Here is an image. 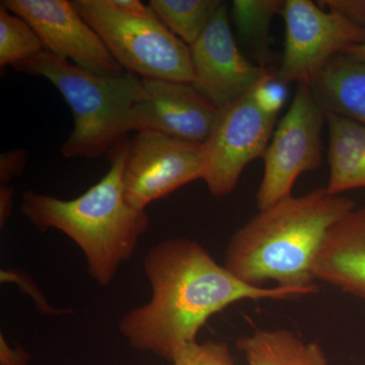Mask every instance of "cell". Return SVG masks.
<instances>
[{
    "label": "cell",
    "instance_id": "obj_1",
    "mask_svg": "<svg viewBox=\"0 0 365 365\" xmlns=\"http://www.w3.org/2000/svg\"><path fill=\"white\" fill-rule=\"evenodd\" d=\"M143 267L151 288L150 302L127 312L118 329L134 349L170 362L196 341L213 314L235 302L304 297L279 287L246 284L202 245L186 237L158 242L148 250Z\"/></svg>",
    "mask_w": 365,
    "mask_h": 365
},
{
    "label": "cell",
    "instance_id": "obj_17",
    "mask_svg": "<svg viewBox=\"0 0 365 365\" xmlns=\"http://www.w3.org/2000/svg\"><path fill=\"white\" fill-rule=\"evenodd\" d=\"M223 4L220 0H151L148 6L158 20L190 47Z\"/></svg>",
    "mask_w": 365,
    "mask_h": 365
},
{
    "label": "cell",
    "instance_id": "obj_22",
    "mask_svg": "<svg viewBox=\"0 0 365 365\" xmlns=\"http://www.w3.org/2000/svg\"><path fill=\"white\" fill-rule=\"evenodd\" d=\"M29 162L26 150H11L0 155V182L9 185L16 177L20 176Z\"/></svg>",
    "mask_w": 365,
    "mask_h": 365
},
{
    "label": "cell",
    "instance_id": "obj_9",
    "mask_svg": "<svg viewBox=\"0 0 365 365\" xmlns=\"http://www.w3.org/2000/svg\"><path fill=\"white\" fill-rule=\"evenodd\" d=\"M277 117L262 112L250 93L220 111L208 140L203 144L202 180L217 198L234 192L245 168L264 158Z\"/></svg>",
    "mask_w": 365,
    "mask_h": 365
},
{
    "label": "cell",
    "instance_id": "obj_20",
    "mask_svg": "<svg viewBox=\"0 0 365 365\" xmlns=\"http://www.w3.org/2000/svg\"><path fill=\"white\" fill-rule=\"evenodd\" d=\"M173 365H235L227 343L207 341L188 343L177 353Z\"/></svg>",
    "mask_w": 365,
    "mask_h": 365
},
{
    "label": "cell",
    "instance_id": "obj_24",
    "mask_svg": "<svg viewBox=\"0 0 365 365\" xmlns=\"http://www.w3.org/2000/svg\"><path fill=\"white\" fill-rule=\"evenodd\" d=\"M29 359L30 356L25 350L11 348L4 336L0 337V365H28Z\"/></svg>",
    "mask_w": 365,
    "mask_h": 365
},
{
    "label": "cell",
    "instance_id": "obj_23",
    "mask_svg": "<svg viewBox=\"0 0 365 365\" xmlns=\"http://www.w3.org/2000/svg\"><path fill=\"white\" fill-rule=\"evenodd\" d=\"M319 4L330 11L342 14L348 20L365 26L364 0H327Z\"/></svg>",
    "mask_w": 365,
    "mask_h": 365
},
{
    "label": "cell",
    "instance_id": "obj_14",
    "mask_svg": "<svg viewBox=\"0 0 365 365\" xmlns=\"http://www.w3.org/2000/svg\"><path fill=\"white\" fill-rule=\"evenodd\" d=\"M329 133V181L326 189L332 195L365 188V126L325 113Z\"/></svg>",
    "mask_w": 365,
    "mask_h": 365
},
{
    "label": "cell",
    "instance_id": "obj_10",
    "mask_svg": "<svg viewBox=\"0 0 365 365\" xmlns=\"http://www.w3.org/2000/svg\"><path fill=\"white\" fill-rule=\"evenodd\" d=\"M0 4L32 26L45 51L101 76L124 73L72 1L2 0Z\"/></svg>",
    "mask_w": 365,
    "mask_h": 365
},
{
    "label": "cell",
    "instance_id": "obj_3",
    "mask_svg": "<svg viewBox=\"0 0 365 365\" xmlns=\"http://www.w3.org/2000/svg\"><path fill=\"white\" fill-rule=\"evenodd\" d=\"M127 143L126 139L109 153L111 167L107 174L78 198L64 200L30 190L21 200V215L34 227L41 232L59 230L78 245L88 274L103 287L112 284L150 227L146 211L125 200Z\"/></svg>",
    "mask_w": 365,
    "mask_h": 365
},
{
    "label": "cell",
    "instance_id": "obj_11",
    "mask_svg": "<svg viewBox=\"0 0 365 365\" xmlns=\"http://www.w3.org/2000/svg\"><path fill=\"white\" fill-rule=\"evenodd\" d=\"M194 86L220 111L248 95L272 71L255 66L240 51L223 4L198 40L190 46Z\"/></svg>",
    "mask_w": 365,
    "mask_h": 365
},
{
    "label": "cell",
    "instance_id": "obj_19",
    "mask_svg": "<svg viewBox=\"0 0 365 365\" xmlns=\"http://www.w3.org/2000/svg\"><path fill=\"white\" fill-rule=\"evenodd\" d=\"M45 51L39 36L24 19L0 4V66H18Z\"/></svg>",
    "mask_w": 365,
    "mask_h": 365
},
{
    "label": "cell",
    "instance_id": "obj_13",
    "mask_svg": "<svg viewBox=\"0 0 365 365\" xmlns=\"http://www.w3.org/2000/svg\"><path fill=\"white\" fill-rule=\"evenodd\" d=\"M312 273L365 302V205L355 207L329 228Z\"/></svg>",
    "mask_w": 365,
    "mask_h": 365
},
{
    "label": "cell",
    "instance_id": "obj_5",
    "mask_svg": "<svg viewBox=\"0 0 365 365\" xmlns=\"http://www.w3.org/2000/svg\"><path fill=\"white\" fill-rule=\"evenodd\" d=\"M72 4L127 72L143 79L195 83L189 46L155 14L132 16L113 6L109 0H73Z\"/></svg>",
    "mask_w": 365,
    "mask_h": 365
},
{
    "label": "cell",
    "instance_id": "obj_7",
    "mask_svg": "<svg viewBox=\"0 0 365 365\" xmlns=\"http://www.w3.org/2000/svg\"><path fill=\"white\" fill-rule=\"evenodd\" d=\"M285 46L277 78L312 86L335 57L365 42V26L311 0H285Z\"/></svg>",
    "mask_w": 365,
    "mask_h": 365
},
{
    "label": "cell",
    "instance_id": "obj_16",
    "mask_svg": "<svg viewBox=\"0 0 365 365\" xmlns=\"http://www.w3.org/2000/svg\"><path fill=\"white\" fill-rule=\"evenodd\" d=\"M248 365H329L323 347L284 329L256 330L237 341Z\"/></svg>",
    "mask_w": 365,
    "mask_h": 365
},
{
    "label": "cell",
    "instance_id": "obj_12",
    "mask_svg": "<svg viewBox=\"0 0 365 365\" xmlns=\"http://www.w3.org/2000/svg\"><path fill=\"white\" fill-rule=\"evenodd\" d=\"M144 97L130 117V132H158L204 144L215 129L220 111L193 83L143 79Z\"/></svg>",
    "mask_w": 365,
    "mask_h": 365
},
{
    "label": "cell",
    "instance_id": "obj_8",
    "mask_svg": "<svg viewBox=\"0 0 365 365\" xmlns=\"http://www.w3.org/2000/svg\"><path fill=\"white\" fill-rule=\"evenodd\" d=\"M203 144L138 132L127 143L123 170L125 200L138 210L189 182L202 180Z\"/></svg>",
    "mask_w": 365,
    "mask_h": 365
},
{
    "label": "cell",
    "instance_id": "obj_26",
    "mask_svg": "<svg viewBox=\"0 0 365 365\" xmlns=\"http://www.w3.org/2000/svg\"><path fill=\"white\" fill-rule=\"evenodd\" d=\"M14 191L9 185L0 187V225L4 227L11 217L14 206Z\"/></svg>",
    "mask_w": 365,
    "mask_h": 365
},
{
    "label": "cell",
    "instance_id": "obj_4",
    "mask_svg": "<svg viewBox=\"0 0 365 365\" xmlns=\"http://www.w3.org/2000/svg\"><path fill=\"white\" fill-rule=\"evenodd\" d=\"M14 68L48 79L71 107L73 129L60 146L66 158L95 160L123 143L132 111L145 93L143 78L130 72L101 76L47 51Z\"/></svg>",
    "mask_w": 365,
    "mask_h": 365
},
{
    "label": "cell",
    "instance_id": "obj_2",
    "mask_svg": "<svg viewBox=\"0 0 365 365\" xmlns=\"http://www.w3.org/2000/svg\"><path fill=\"white\" fill-rule=\"evenodd\" d=\"M355 208L349 197L332 195L325 188L290 196L259 210L237 230L225 251V266L246 284L276 287L314 294L312 268L329 228Z\"/></svg>",
    "mask_w": 365,
    "mask_h": 365
},
{
    "label": "cell",
    "instance_id": "obj_18",
    "mask_svg": "<svg viewBox=\"0 0 365 365\" xmlns=\"http://www.w3.org/2000/svg\"><path fill=\"white\" fill-rule=\"evenodd\" d=\"M283 0H235L232 14L237 32L262 57L268 55V32L276 14L282 13Z\"/></svg>",
    "mask_w": 365,
    "mask_h": 365
},
{
    "label": "cell",
    "instance_id": "obj_27",
    "mask_svg": "<svg viewBox=\"0 0 365 365\" xmlns=\"http://www.w3.org/2000/svg\"><path fill=\"white\" fill-rule=\"evenodd\" d=\"M344 54L349 56L350 58L365 64V42L362 43V44L353 46V47L348 49Z\"/></svg>",
    "mask_w": 365,
    "mask_h": 365
},
{
    "label": "cell",
    "instance_id": "obj_15",
    "mask_svg": "<svg viewBox=\"0 0 365 365\" xmlns=\"http://www.w3.org/2000/svg\"><path fill=\"white\" fill-rule=\"evenodd\" d=\"M311 88L324 112L349 118L365 126V64L339 55Z\"/></svg>",
    "mask_w": 365,
    "mask_h": 365
},
{
    "label": "cell",
    "instance_id": "obj_25",
    "mask_svg": "<svg viewBox=\"0 0 365 365\" xmlns=\"http://www.w3.org/2000/svg\"><path fill=\"white\" fill-rule=\"evenodd\" d=\"M113 6L132 16H148L153 14L150 6H144L138 0H109Z\"/></svg>",
    "mask_w": 365,
    "mask_h": 365
},
{
    "label": "cell",
    "instance_id": "obj_6",
    "mask_svg": "<svg viewBox=\"0 0 365 365\" xmlns=\"http://www.w3.org/2000/svg\"><path fill=\"white\" fill-rule=\"evenodd\" d=\"M326 114L311 86L297 85L292 106L282 118L264 155V174L257 192L259 210L288 197L304 173L319 169L323 162L322 129Z\"/></svg>",
    "mask_w": 365,
    "mask_h": 365
},
{
    "label": "cell",
    "instance_id": "obj_21",
    "mask_svg": "<svg viewBox=\"0 0 365 365\" xmlns=\"http://www.w3.org/2000/svg\"><path fill=\"white\" fill-rule=\"evenodd\" d=\"M255 104L265 114L278 117L287 98V83L277 78V73H271L262 79L253 90L250 91Z\"/></svg>",
    "mask_w": 365,
    "mask_h": 365
}]
</instances>
